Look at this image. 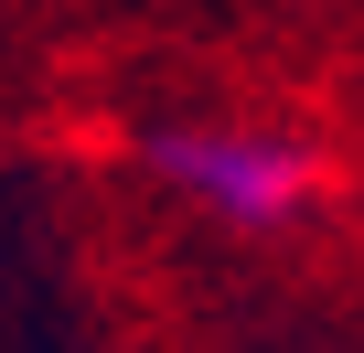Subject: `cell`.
<instances>
[{"label": "cell", "mask_w": 364, "mask_h": 353, "mask_svg": "<svg viewBox=\"0 0 364 353\" xmlns=\"http://www.w3.org/2000/svg\"><path fill=\"white\" fill-rule=\"evenodd\" d=\"M161 183H182L193 204H215L225 225H289L311 204V161L279 150V139H236V129H182L150 150Z\"/></svg>", "instance_id": "1"}]
</instances>
